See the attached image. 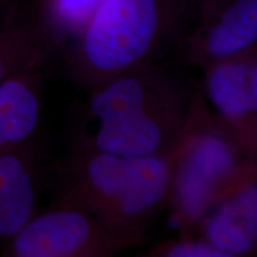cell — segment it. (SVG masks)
<instances>
[{"label": "cell", "mask_w": 257, "mask_h": 257, "mask_svg": "<svg viewBox=\"0 0 257 257\" xmlns=\"http://www.w3.org/2000/svg\"><path fill=\"white\" fill-rule=\"evenodd\" d=\"M130 245L108 232L85 208L59 199L53 207L35 214L12 238L2 256L108 257Z\"/></svg>", "instance_id": "obj_5"}, {"label": "cell", "mask_w": 257, "mask_h": 257, "mask_svg": "<svg viewBox=\"0 0 257 257\" xmlns=\"http://www.w3.org/2000/svg\"><path fill=\"white\" fill-rule=\"evenodd\" d=\"M34 144L0 154V239L9 240L36 214Z\"/></svg>", "instance_id": "obj_11"}, {"label": "cell", "mask_w": 257, "mask_h": 257, "mask_svg": "<svg viewBox=\"0 0 257 257\" xmlns=\"http://www.w3.org/2000/svg\"><path fill=\"white\" fill-rule=\"evenodd\" d=\"M149 257H226L206 240L193 233H180L179 237L162 242L148 251Z\"/></svg>", "instance_id": "obj_13"}, {"label": "cell", "mask_w": 257, "mask_h": 257, "mask_svg": "<svg viewBox=\"0 0 257 257\" xmlns=\"http://www.w3.org/2000/svg\"><path fill=\"white\" fill-rule=\"evenodd\" d=\"M104 0H38L44 23L63 49L87 27Z\"/></svg>", "instance_id": "obj_12"}, {"label": "cell", "mask_w": 257, "mask_h": 257, "mask_svg": "<svg viewBox=\"0 0 257 257\" xmlns=\"http://www.w3.org/2000/svg\"><path fill=\"white\" fill-rule=\"evenodd\" d=\"M173 150L166 155L126 157L72 149L61 166L59 199L85 208L114 237L130 246L167 206Z\"/></svg>", "instance_id": "obj_3"}, {"label": "cell", "mask_w": 257, "mask_h": 257, "mask_svg": "<svg viewBox=\"0 0 257 257\" xmlns=\"http://www.w3.org/2000/svg\"><path fill=\"white\" fill-rule=\"evenodd\" d=\"M49 62L31 64L0 85V154L32 144L43 110Z\"/></svg>", "instance_id": "obj_9"}, {"label": "cell", "mask_w": 257, "mask_h": 257, "mask_svg": "<svg viewBox=\"0 0 257 257\" xmlns=\"http://www.w3.org/2000/svg\"><path fill=\"white\" fill-rule=\"evenodd\" d=\"M255 169L257 155L207 110L195 89L187 123L173 149L167 201L181 233H188L214 199Z\"/></svg>", "instance_id": "obj_4"}, {"label": "cell", "mask_w": 257, "mask_h": 257, "mask_svg": "<svg viewBox=\"0 0 257 257\" xmlns=\"http://www.w3.org/2000/svg\"><path fill=\"white\" fill-rule=\"evenodd\" d=\"M74 110L72 149L126 157L166 155L174 149L191 113L193 93L156 63L87 89Z\"/></svg>", "instance_id": "obj_1"}, {"label": "cell", "mask_w": 257, "mask_h": 257, "mask_svg": "<svg viewBox=\"0 0 257 257\" xmlns=\"http://www.w3.org/2000/svg\"><path fill=\"white\" fill-rule=\"evenodd\" d=\"M201 70L198 91L204 105L257 155V47Z\"/></svg>", "instance_id": "obj_7"}, {"label": "cell", "mask_w": 257, "mask_h": 257, "mask_svg": "<svg viewBox=\"0 0 257 257\" xmlns=\"http://www.w3.org/2000/svg\"><path fill=\"white\" fill-rule=\"evenodd\" d=\"M61 51L37 5L34 11L12 10L0 24V85L31 64L50 62Z\"/></svg>", "instance_id": "obj_10"}, {"label": "cell", "mask_w": 257, "mask_h": 257, "mask_svg": "<svg viewBox=\"0 0 257 257\" xmlns=\"http://www.w3.org/2000/svg\"><path fill=\"white\" fill-rule=\"evenodd\" d=\"M198 0H104L78 37L63 48L69 78L88 89L156 63L186 30Z\"/></svg>", "instance_id": "obj_2"}, {"label": "cell", "mask_w": 257, "mask_h": 257, "mask_svg": "<svg viewBox=\"0 0 257 257\" xmlns=\"http://www.w3.org/2000/svg\"><path fill=\"white\" fill-rule=\"evenodd\" d=\"M188 233L206 240L226 257L252 256L257 246V169L208 205Z\"/></svg>", "instance_id": "obj_8"}, {"label": "cell", "mask_w": 257, "mask_h": 257, "mask_svg": "<svg viewBox=\"0 0 257 257\" xmlns=\"http://www.w3.org/2000/svg\"><path fill=\"white\" fill-rule=\"evenodd\" d=\"M195 12L178 41L186 66L204 69L257 47V0H198Z\"/></svg>", "instance_id": "obj_6"}]
</instances>
